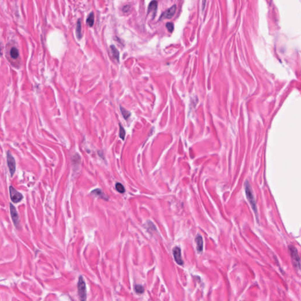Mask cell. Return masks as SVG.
Returning a JSON list of instances; mask_svg holds the SVG:
<instances>
[{
    "instance_id": "1",
    "label": "cell",
    "mask_w": 301,
    "mask_h": 301,
    "mask_svg": "<svg viewBox=\"0 0 301 301\" xmlns=\"http://www.w3.org/2000/svg\"><path fill=\"white\" fill-rule=\"evenodd\" d=\"M245 193H246V195H247V198L248 199L253 211L257 215V208L256 201H255L252 188L248 181H246L245 183Z\"/></svg>"
},
{
    "instance_id": "2",
    "label": "cell",
    "mask_w": 301,
    "mask_h": 301,
    "mask_svg": "<svg viewBox=\"0 0 301 301\" xmlns=\"http://www.w3.org/2000/svg\"><path fill=\"white\" fill-rule=\"evenodd\" d=\"M78 290L81 301H85L87 297L85 283L83 278L79 277L78 283Z\"/></svg>"
},
{
    "instance_id": "3",
    "label": "cell",
    "mask_w": 301,
    "mask_h": 301,
    "mask_svg": "<svg viewBox=\"0 0 301 301\" xmlns=\"http://www.w3.org/2000/svg\"><path fill=\"white\" fill-rule=\"evenodd\" d=\"M7 165L10 170L11 176L13 177L16 170V162L14 157L10 151H8L7 154Z\"/></svg>"
},
{
    "instance_id": "4",
    "label": "cell",
    "mask_w": 301,
    "mask_h": 301,
    "mask_svg": "<svg viewBox=\"0 0 301 301\" xmlns=\"http://www.w3.org/2000/svg\"><path fill=\"white\" fill-rule=\"evenodd\" d=\"M10 195L11 200L14 203H18L23 199L22 195L17 191L13 187H10Z\"/></svg>"
},
{
    "instance_id": "5",
    "label": "cell",
    "mask_w": 301,
    "mask_h": 301,
    "mask_svg": "<svg viewBox=\"0 0 301 301\" xmlns=\"http://www.w3.org/2000/svg\"><path fill=\"white\" fill-rule=\"evenodd\" d=\"M10 214L12 218V220L13 221V223L15 225V226L18 228V226L20 225V218L19 215H18V212L15 207L12 204H10Z\"/></svg>"
},
{
    "instance_id": "6",
    "label": "cell",
    "mask_w": 301,
    "mask_h": 301,
    "mask_svg": "<svg viewBox=\"0 0 301 301\" xmlns=\"http://www.w3.org/2000/svg\"><path fill=\"white\" fill-rule=\"evenodd\" d=\"M289 252L290 253V256L292 259L294 264L296 265V267L299 266L300 265V259L299 255L298 253L297 249L294 247V246H290L289 247Z\"/></svg>"
},
{
    "instance_id": "7",
    "label": "cell",
    "mask_w": 301,
    "mask_h": 301,
    "mask_svg": "<svg viewBox=\"0 0 301 301\" xmlns=\"http://www.w3.org/2000/svg\"><path fill=\"white\" fill-rule=\"evenodd\" d=\"M176 10H177V7H176L175 5H174L172 7H171V8L168 9L167 10H166L165 11H164L161 14V17L159 18V20L165 19V18H167V19H170V18H171L173 16H174V15L175 14V13L176 12Z\"/></svg>"
},
{
    "instance_id": "8",
    "label": "cell",
    "mask_w": 301,
    "mask_h": 301,
    "mask_svg": "<svg viewBox=\"0 0 301 301\" xmlns=\"http://www.w3.org/2000/svg\"><path fill=\"white\" fill-rule=\"evenodd\" d=\"M172 252H173V255H174V259L175 261L177 262V263L179 264V265H182V264H183V261H182V259L181 249L179 247H176L173 249Z\"/></svg>"
},
{
    "instance_id": "9",
    "label": "cell",
    "mask_w": 301,
    "mask_h": 301,
    "mask_svg": "<svg viewBox=\"0 0 301 301\" xmlns=\"http://www.w3.org/2000/svg\"><path fill=\"white\" fill-rule=\"evenodd\" d=\"M196 244V249L199 253L201 252L203 250V239L200 235H198L195 238Z\"/></svg>"
},
{
    "instance_id": "10",
    "label": "cell",
    "mask_w": 301,
    "mask_h": 301,
    "mask_svg": "<svg viewBox=\"0 0 301 301\" xmlns=\"http://www.w3.org/2000/svg\"><path fill=\"white\" fill-rule=\"evenodd\" d=\"M91 194L94 195L95 196L104 199L105 200L108 199V198L105 195V194L103 192V191L100 189H95L93 190L92 192L91 193Z\"/></svg>"
},
{
    "instance_id": "11",
    "label": "cell",
    "mask_w": 301,
    "mask_h": 301,
    "mask_svg": "<svg viewBox=\"0 0 301 301\" xmlns=\"http://www.w3.org/2000/svg\"><path fill=\"white\" fill-rule=\"evenodd\" d=\"M157 7H158V3H157V1H152L150 3V4H149V7H148V13H150L151 12H152L153 13V14H155V12L157 11Z\"/></svg>"
},
{
    "instance_id": "12",
    "label": "cell",
    "mask_w": 301,
    "mask_h": 301,
    "mask_svg": "<svg viewBox=\"0 0 301 301\" xmlns=\"http://www.w3.org/2000/svg\"><path fill=\"white\" fill-rule=\"evenodd\" d=\"M82 26H81V21L80 19H79L77 23L76 26V35L77 38L78 39H81L82 37Z\"/></svg>"
},
{
    "instance_id": "13",
    "label": "cell",
    "mask_w": 301,
    "mask_h": 301,
    "mask_svg": "<svg viewBox=\"0 0 301 301\" xmlns=\"http://www.w3.org/2000/svg\"><path fill=\"white\" fill-rule=\"evenodd\" d=\"M111 50L113 55V57L114 58H115L118 61L120 60V53L118 50L116 49V48L114 46V45H111Z\"/></svg>"
},
{
    "instance_id": "14",
    "label": "cell",
    "mask_w": 301,
    "mask_h": 301,
    "mask_svg": "<svg viewBox=\"0 0 301 301\" xmlns=\"http://www.w3.org/2000/svg\"><path fill=\"white\" fill-rule=\"evenodd\" d=\"M87 23L89 26H93L94 23V13H91L87 19Z\"/></svg>"
},
{
    "instance_id": "15",
    "label": "cell",
    "mask_w": 301,
    "mask_h": 301,
    "mask_svg": "<svg viewBox=\"0 0 301 301\" xmlns=\"http://www.w3.org/2000/svg\"><path fill=\"white\" fill-rule=\"evenodd\" d=\"M11 57L13 59H17L19 57V51L15 47H13L10 51Z\"/></svg>"
},
{
    "instance_id": "16",
    "label": "cell",
    "mask_w": 301,
    "mask_h": 301,
    "mask_svg": "<svg viewBox=\"0 0 301 301\" xmlns=\"http://www.w3.org/2000/svg\"><path fill=\"white\" fill-rule=\"evenodd\" d=\"M115 188L118 193H121V194L124 193L125 191L124 187L123 186L122 184L120 183V182H117V183L115 184Z\"/></svg>"
},
{
    "instance_id": "17",
    "label": "cell",
    "mask_w": 301,
    "mask_h": 301,
    "mask_svg": "<svg viewBox=\"0 0 301 301\" xmlns=\"http://www.w3.org/2000/svg\"><path fill=\"white\" fill-rule=\"evenodd\" d=\"M120 110H121V112L122 113V115H123V116L124 118V119L127 120L128 118L130 116L131 113L128 111H127L126 109H125L124 108H123L122 107H120Z\"/></svg>"
},
{
    "instance_id": "18",
    "label": "cell",
    "mask_w": 301,
    "mask_h": 301,
    "mask_svg": "<svg viewBox=\"0 0 301 301\" xmlns=\"http://www.w3.org/2000/svg\"><path fill=\"white\" fill-rule=\"evenodd\" d=\"M125 136V131L124 128V127L120 124V137L122 140H124Z\"/></svg>"
},
{
    "instance_id": "19",
    "label": "cell",
    "mask_w": 301,
    "mask_h": 301,
    "mask_svg": "<svg viewBox=\"0 0 301 301\" xmlns=\"http://www.w3.org/2000/svg\"><path fill=\"white\" fill-rule=\"evenodd\" d=\"M135 290L136 293L142 294L144 291V288L141 285H136L135 287Z\"/></svg>"
},
{
    "instance_id": "20",
    "label": "cell",
    "mask_w": 301,
    "mask_h": 301,
    "mask_svg": "<svg viewBox=\"0 0 301 301\" xmlns=\"http://www.w3.org/2000/svg\"><path fill=\"white\" fill-rule=\"evenodd\" d=\"M166 27L167 28L168 30L169 31V32H172L173 31H174V24H173L171 22L167 23L166 24Z\"/></svg>"
},
{
    "instance_id": "21",
    "label": "cell",
    "mask_w": 301,
    "mask_h": 301,
    "mask_svg": "<svg viewBox=\"0 0 301 301\" xmlns=\"http://www.w3.org/2000/svg\"><path fill=\"white\" fill-rule=\"evenodd\" d=\"M130 8H131V5H125L123 8H122V11L124 13H127L130 10Z\"/></svg>"
}]
</instances>
